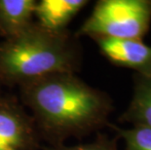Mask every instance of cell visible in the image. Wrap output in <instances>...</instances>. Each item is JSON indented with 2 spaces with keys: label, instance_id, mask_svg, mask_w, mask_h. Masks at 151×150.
<instances>
[{
  "label": "cell",
  "instance_id": "obj_1",
  "mask_svg": "<svg viewBox=\"0 0 151 150\" xmlns=\"http://www.w3.org/2000/svg\"><path fill=\"white\" fill-rule=\"evenodd\" d=\"M77 73H55L19 87L20 101L30 111L43 141L65 143L108 127L113 101Z\"/></svg>",
  "mask_w": 151,
  "mask_h": 150
},
{
  "label": "cell",
  "instance_id": "obj_10",
  "mask_svg": "<svg viewBox=\"0 0 151 150\" xmlns=\"http://www.w3.org/2000/svg\"><path fill=\"white\" fill-rule=\"evenodd\" d=\"M118 136L109 138L106 133H98L94 141L88 143H79L75 145H66L65 143L57 145L43 146L41 150H118Z\"/></svg>",
  "mask_w": 151,
  "mask_h": 150
},
{
  "label": "cell",
  "instance_id": "obj_8",
  "mask_svg": "<svg viewBox=\"0 0 151 150\" xmlns=\"http://www.w3.org/2000/svg\"><path fill=\"white\" fill-rule=\"evenodd\" d=\"M119 121L151 128V77L134 75L133 98Z\"/></svg>",
  "mask_w": 151,
  "mask_h": 150
},
{
  "label": "cell",
  "instance_id": "obj_6",
  "mask_svg": "<svg viewBox=\"0 0 151 150\" xmlns=\"http://www.w3.org/2000/svg\"><path fill=\"white\" fill-rule=\"evenodd\" d=\"M88 3L87 0H39L35 5L34 21L52 32H65Z\"/></svg>",
  "mask_w": 151,
  "mask_h": 150
},
{
  "label": "cell",
  "instance_id": "obj_2",
  "mask_svg": "<svg viewBox=\"0 0 151 150\" xmlns=\"http://www.w3.org/2000/svg\"><path fill=\"white\" fill-rule=\"evenodd\" d=\"M82 60L75 33L52 32L34 21L18 35L0 41V83L19 88L55 73H77Z\"/></svg>",
  "mask_w": 151,
  "mask_h": 150
},
{
  "label": "cell",
  "instance_id": "obj_4",
  "mask_svg": "<svg viewBox=\"0 0 151 150\" xmlns=\"http://www.w3.org/2000/svg\"><path fill=\"white\" fill-rule=\"evenodd\" d=\"M42 139L19 98L0 95V150H41Z\"/></svg>",
  "mask_w": 151,
  "mask_h": 150
},
{
  "label": "cell",
  "instance_id": "obj_7",
  "mask_svg": "<svg viewBox=\"0 0 151 150\" xmlns=\"http://www.w3.org/2000/svg\"><path fill=\"white\" fill-rule=\"evenodd\" d=\"M37 0H0V36L14 37L34 22Z\"/></svg>",
  "mask_w": 151,
  "mask_h": 150
},
{
  "label": "cell",
  "instance_id": "obj_5",
  "mask_svg": "<svg viewBox=\"0 0 151 150\" xmlns=\"http://www.w3.org/2000/svg\"><path fill=\"white\" fill-rule=\"evenodd\" d=\"M99 53L112 65L136 70L137 74L151 77V46L142 40L93 38Z\"/></svg>",
  "mask_w": 151,
  "mask_h": 150
},
{
  "label": "cell",
  "instance_id": "obj_11",
  "mask_svg": "<svg viewBox=\"0 0 151 150\" xmlns=\"http://www.w3.org/2000/svg\"><path fill=\"white\" fill-rule=\"evenodd\" d=\"M2 95V85H1V83H0V95Z\"/></svg>",
  "mask_w": 151,
  "mask_h": 150
},
{
  "label": "cell",
  "instance_id": "obj_3",
  "mask_svg": "<svg viewBox=\"0 0 151 150\" xmlns=\"http://www.w3.org/2000/svg\"><path fill=\"white\" fill-rule=\"evenodd\" d=\"M150 24L151 0H99L75 34L142 40Z\"/></svg>",
  "mask_w": 151,
  "mask_h": 150
},
{
  "label": "cell",
  "instance_id": "obj_9",
  "mask_svg": "<svg viewBox=\"0 0 151 150\" xmlns=\"http://www.w3.org/2000/svg\"><path fill=\"white\" fill-rule=\"evenodd\" d=\"M109 128L117 133L119 139H123L126 150H151V128L134 126L131 129H122L113 124Z\"/></svg>",
  "mask_w": 151,
  "mask_h": 150
}]
</instances>
